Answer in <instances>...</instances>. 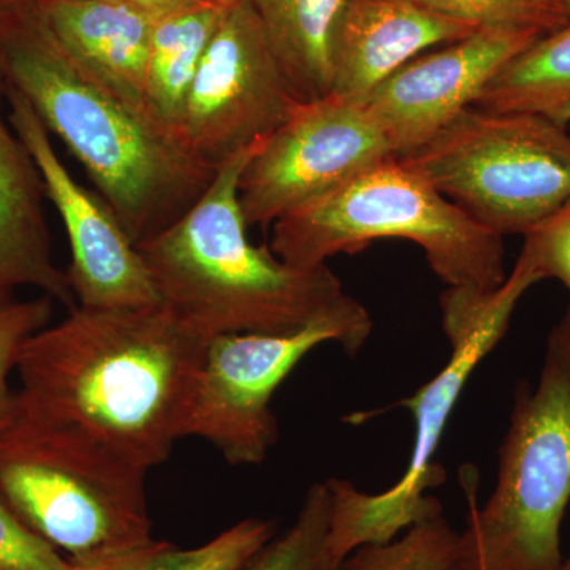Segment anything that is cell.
<instances>
[{
    "label": "cell",
    "mask_w": 570,
    "mask_h": 570,
    "mask_svg": "<svg viewBox=\"0 0 570 570\" xmlns=\"http://www.w3.org/2000/svg\"><path fill=\"white\" fill-rule=\"evenodd\" d=\"M540 281L531 255L521 249L512 273L494 291L448 287L442 294V326L452 355L436 376L400 403L415 422L414 450L403 478L377 494L360 491L348 480H326L332 494L330 546L337 558L344 561L360 547L392 542L400 532L444 509L426 491L444 480V469L434 463V455L450 415L475 367L508 333L521 296Z\"/></svg>",
    "instance_id": "obj_7"
},
{
    "label": "cell",
    "mask_w": 570,
    "mask_h": 570,
    "mask_svg": "<svg viewBox=\"0 0 570 570\" xmlns=\"http://www.w3.org/2000/svg\"><path fill=\"white\" fill-rule=\"evenodd\" d=\"M371 332L373 318L366 307L346 294L296 332L209 337L184 438L204 439L234 466H258L279 439L272 400L288 374L322 344H340L355 356Z\"/></svg>",
    "instance_id": "obj_9"
},
{
    "label": "cell",
    "mask_w": 570,
    "mask_h": 570,
    "mask_svg": "<svg viewBox=\"0 0 570 570\" xmlns=\"http://www.w3.org/2000/svg\"><path fill=\"white\" fill-rule=\"evenodd\" d=\"M415 0H347L333 51V96L365 104L423 51L478 32Z\"/></svg>",
    "instance_id": "obj_14"
},
{
    "label": "cell",
    "mask_w": 570,
    "mask_h": 570,
    "mask_svg": "<svg viewBox=\"0 0 570 570\" xmlns=\"http://www.w3.org/2000/svg\"><path fill=\"white\" fill-rule=\"evenodd\" d=\"M219 2H235V0H219Z\"/></svg>",
    "instance_id": "obj_31"
},
{
    "label": "cell",
    "mask_w": 570,
    "mask_h": 570,
    "mask_svg": "<svg viewBox=\"0 0 570 570\" xmlns=\"http://www.w3.org/2000/svg\"><path fill=\"white\" fill-rule=\"evenodd\" d=\"M562 3H564L566 13H568L570 21V0H562Z\"/></svg>",
    "instance_id": "obj_29"
},
{
    "label": "cell",
    "mask_w": 570,
    "mask_h": 570,
    "mask_svg": "<svg viewBox=\"0 0 570 570\" xmlns=\"http://www.w3.org/2000/svg\"><path fill=\"white\" fill-rule=\"evenodd\" d=\"M459 543L460 532L442 509L412 524L400 539L360 547L343 570H456Z\"/></svg>",
    "instance_id": "obj_22"
},
{
    "label": "cell",
    "mask_w": 570,
    "mask_h": 570,
    "mask_svg": "<svg viewBox=\"0 0 570 570\" xmlns=\"http://www.w3.org/2000/svg\"><path fill=\"white\" fill-rule=\"evenodd\" d=\"M148 472L75 426L17 406L0 430V501L48 546L100 570L156 542Z\"/></svg>",
    "instance_id": "obj_4"
},
{
    "label": "cell",
    "mask_w": 570,
    "mask_h": 570,
    "mask_svg": "<svg viewBox=\"0 0 570 570\" xmlns=\"http://www.w3.org/2000/svg\"><path fill=\"white\" fill-rule=\"evenodd\" d=\"M0 78L77 157L135 245L167 230L212 186L217 170L70 62L36 0L0 13Z\"/></svg>",
    "instance_id": "obj_2"
},
{
    "label": "cell",
    "mask_w": 570,
    "mask_h": 570,
    "mask_svg": "<svg viewBox=\"0 0 570 570\" xmlns=\"http://www.w3.org/2000/svg\"><path fill=\"white\" fill-rule=\"evenodd\" d=\"M6 99L11 129L31 153L45 195L66 228L71 257L66 275L77 305L94 309L163 305L140 250L118 217L70 175L28 99L10 86H6Z\"/></svg>",
    "instance_id": "obj_12"
},
{
    "label": "cell",
    "mask_w": 570,
    "mask_h": 570,
    "mask_svg": "<svg viewBox=\"0 0 570 570\" xmlns=\"http://www.w3.org/2000/svg\"><path fill=\"white\" fill-rule=\"evenodd\" d=\"M36 6L78 70L146 115V69L157 18L105 0H36Z\"/></svg>",
    "instance_id": "obj_15"
},
{
    "label": "cell",
    "mask_w": 570,
    "mask_h": 570,
    "mask_svg": "<svg viewBox=\"0 0 570 570\" xmlns=\"http://www.w3.org/2000/svg\"><path fill=\"white\" fill-rule=\"evenodd\" d=\"M247 0L228 3L187 96L178 140L217 170L302 105Z\"/></svg>",
    "instance_id": "obj_10"
},
{
    "label": "cell",
    "mask_w": 570,
    "mask_h": 570,
    "mask_svg": "<svg viewBox=\"0 0 570 570\" xmlns=\"http://www.w3.org/2000/svg\"><path fill=\"white\" fill-rule=\"evenodd\" d=\"M570 502V303L547 337L538 385L521 382L499 449L498 482L471 504L456 570H562Z\"/></svg>",
    "instance_id": "obj_5"
},
{
    "label": "cell",
    "mask_w": 570,
    "mask_h": 570,
    "mask_svg": "<svg viewBox=\"0 0 570 570\" xmlns=\"http://www.w3.org/2000/svg\"><path fill=\"white\" fill-rule=\"evenodd\" d=\"M396 157L365 105L330 94L303 102L266 138L239 179L249 225H273Z\"/></svg>",
    "instance_id": "obj_11"
},
{
    "label": "cell",
    "mask_w": 570,
    "mask_h": 570,
    "mask_svg": "<svg viewBox=\"0 0 570 570\" xmlns=\"http://www.w3.org/2000/svg\"><path fill=\"white\" fill-rule=\"evenodd\" d=\"M208 340L164 305L77 306L21 348L17 396L149 472L184 438Z\"/></svg>",
    "instance_id": "obj_1"
},
{
    "label": "cell",
    "mask_w": 570,
    "mask_h": 570,
    "mask_svg": "<svg viewBox=\"0 0 570 570\" xmlns=\"http://www.w3.org/2000/svg\"><path fill=\"white\" fill-rule=\"evenodd\" d=\"M562 570H570V560L564 561V564H562Z\"/></svg>",
    "instance_id": "obj_30"
},
{
    "label": "cell",
    "mask_w": 570,
    "mask_h": 570,
    "mask_svg": "<svg viewBox=\"0 0 570 570\" xmlns=\"http://www.w3.org/2000/svg\"><path fill=\"white\" fill-rule=\"evenodd\" d=\"M475 28L530 29L550 33L568 24L562 0H415Z\"/></svg>",
    "instance_id": "obj_23"
},
{
    "label": "cell",
    "mask_w": 570,
    "mask_h": 570,
    "mask_svg": "<svg viewBox=\"0 0 570 570\" xmlns=\"http://www.w3.org/2000/svg\"><path fill=\"white\" fill-rule=\"evenodd\" d=\"M347 0H247L302 102L332 94L333 51Z\"/></svg>",
    "instance_id": "obj_17"
},
{
    "label": "cell",
    "mask_w": 570,
    "mask_h": 570,
    "mask_svg": "<svg viewBox=\"0 0 570 570\" xmlns=\"http://www.w3.org/2000/svg\"><path fill=\"white\" fill-rule=\"evenodd\" d=\"M384 238L422 247L448 287L491 292L508 277L502 236L472 220L397 157L273 224L272 253L296 268H316Z\"/></svg>",
    "instance_id": "obj_6"
},
{
    "label": "cell",
    "mask_w": 570,
    "mask_h": 570,
    "mask_svg": "<svg viewBox=\"0 0 570 570\" xmlns=\"http://www.w3.org/2000/svg\"><path fill=\"white\" fill-rule=\"evenodd\" d=\"M52 299H18L0 292V430L9 423L17 406V392L10 389V374L17 371L21 348L29 337L50 325Z\"/></svg>",
    "instance_id": "obj_24"
},
{
    "label": "cell",
    "mask_w": 570,
    "mask_h": 570,
    "mask_svg": "<svg viewBox=\"0 0 570 570\" xmlns=\"http://www.w3.org/2000/svg\"><path fill=\"white\" fill-rule=\"evenodd\" d=\"M397 159L499 236L527 235L570 200V135L532 112L469 107Z\"/></svg>",
    "instance_id": "obj_8"
},
{
    "label": "cell",
    "mask_w": 570,
    "mask_h": 570,
    "mask_svg": "<svg viewBox=\"0 0 570 570\" xmlns=\"http://www.w3.org/2000/svg\"><path fill=\"white\" fill-rule=\"evenodd\" d=\"M33 0H0V13L18 9V7L28 6Z\"/></svg>",
    "instance_id": "obj_28"
},
{
    "label": "cell",
    "mask_w": 570,
    "mask_h": 570,
    "mask_svg": "<svg viewBox=\"0 0 570 570\" xmlns=\"http://www.w3.org/2000/svg\"><path fill=\"white\" fill-rule=\"evenodd\" d=\"M265 140L217 168L189 212L137 246L163 305L202 336L296 332L346 295L328 265L296 268L247 238L239 179Z\"/></svg>",
    "instance_id": "obj_3"
},
{
    "label": "cell",
    "mask_w": 570,
    "mask_h": 570,
    "mask_svg": "<svg viewBox=\"0 0 570 570\" xmlns=\"http://www.w3.org/2000/svg\"><path fill=\"white\" fill-rule=\"evenodd\" d=\"M472 107L532 112L566 127L570 121V21L513 58Z\"/></svg>",
    "instance_id": "obj_19"
},
{
    "label": "cell",
    "mask_w": 570,
    "mask_h": 570,
    "mask_svg": "<svg viewBox=\"0 0 570 570\" xmlns=\"http://www.w3.org/2000/svg\"><path fill=\"white\" fill-rule=\"evenodd\" d=\"M0 570H88L48 546L0 501Z\"/></svg>",
    "instance_id": "obj_25"
},
{
    "label": "cell",
    "mask_w": 570,
    "mask_h": 570,
    "mask_svg": "<svg viewBox=\"0 0 570 570\" xmlns=\"http://www.w3.org/2000/svg\"><path fill=\"white\" fill-rule=\"evenodd\" d=\"M330 520L332 494L326 480L313 483L294 524L269 540L245 570H343L344 561L330 546Z\"/></svg>",
    "instance_id": "obj_21"
},
{
    "label": "cell",
    "mask_w": 570,
    "mask_h": 570,
    "mask_svg": "<svg viewBox=\"0 0 570 570\" xmlns=\"http://www.w3.org/2000/svg\"><path fill=\"white\" fill-rule=\"evenodd\" d=\"M524 238L523 249L531 255L542 281H561L570 291V200Z\"/></svg>",
    "instance_id": "obj_26"
},
{
    "label": "cell",
    "mask_w": 570,
    "mask_h": 570,
    "mask_svg": "<svg viewBox=\"0 0 570 570\" xmlns=\"http://www.w3.org/2000/svg\"><path fill=\"white\" fill-rule=\"evenodd\" d=\"M3 97L0 78V292L39 288L71 311L77 299L52 257L43 181L31 153L3 119Z\"/></svg>",
    "instance_id": "obj_16"
},
{
    "label": "cell",
    "mask_w": 570,
    "mask_h": 570,
    "mask_svg": "<svg viewBox=\"0 0 570 570\" xmlns=\"http://www.w3.org/2000/svg\"><path fill=\"white\" fill-rule=\"evenodd\" d=\"M228 3L198 0L154 22L146 69L145 111L176 138L187 96Z\"/></svg>",
    "instance_id": "obj_18"
},
{
    "label": "cell",
    "mask_w": 570,
    "mask_h": 570,
    "mask_svg": "<svg viewBox=\"0 0 570 570\" xmlns=\"http://www.w3.org/2000/svg\"><path fill=\"white\" fill-rule=\"evenodd\" d=\"M542 36L530 29H479L401 67L363 105L395 156H404L472 107L499 71Z\"/></svg>",
    "instance_id": "obj_13"
},
{
    "label": "cell",
    "mask_w": 570,
    "mask_h": 570,
    "mask_svg": "<svg viewBox=\"0 0 570 570\" xmlns=\"http://www.w3.org/2000/svg\"><path fill=\"white\" fill-rule=\"evenodd\" d=\"M105 2L121 3L130 9L142 11L149 17L160 18L184 7L193 6L198 0H105Z\"/></svg>",
    "instance_id": "obj_27"
},
{
    "label": "cell",
    "mask_w": 570,
    "mask_h": 570,
    "mask_svg": "<svg viewBox=\"0 0 570 570\" xmlns=\"http://www.w3.org/2000/svg\"><path fill=\"white\" fill-rule=\"evenodd\" d=\"M275 535L273 521L246 519L195 549L156 540L100 570H245Z\"/></svg>",
    "instance_id": "obj_20"
}]
</instances>
